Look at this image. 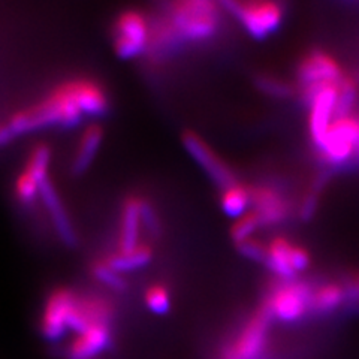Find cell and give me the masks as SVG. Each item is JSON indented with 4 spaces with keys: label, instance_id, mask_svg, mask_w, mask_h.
Listing matches in <instances>:
<instances>
[{
    "label": "cell",
    "instance_id": "obj_22",
    "mask_svg": "<svg viewBox=\"0 0 359 359\" xmlns=\"http://www.w3.org/2000/svg\"><path fill=\"white\" fill-rule=\"evenodd\" d=\"M344 299V292L340 286L328 285L320 287L316 294L313 295L311 306L319 311H330L339 307Z\"/></svg>",
    "mask_w": 359,
    "mask_h": 359
},
{
    "label": "cell",
    "instance_id": "obj_26",
    "mask_svg": "<svg viewBox=\"0 0 359 359\" xmlns=\"http://www.w3.org/2000/svg\"><path fill=\"white\" fill-rule=\"evenodd\" d=\"M39 187H41V183H38L35 178H32L25 171L17 178L15 192L21 202H25V204H30V202L35 201V198L39 195Z\"/></svg>",
    "mask_w": 359,
    "mask_h": 359
},
{
    "label": "cell",
    "instance_id": "obj_5",
    "mask_svg": "<svg viewBox=\"0 0 359 359\" xmlns=\"http://www.w3.org/2000/svg\"><path fill=\"white\" fill-rule=\"evenodd\" d=\"M114 48L121 59H133L140 55L149 42V27L138 13L121 14L116 22Z\"/></svg>",
    "mask_w": 359,
    "mask_h": 359
},
{
    "label": "cell",
    "instance_id": "obj_12",
    "mask_svg": "<svg viewBox=\"0 0 359 359\" xmlns=\"http://www.w3.org/2000/svg\"><path fill=\"white\" fill-rule=\"evenodd\" d=\"M39 196L45 204V207H47V210L50 211L54 228H55V231H57L60 240L69 247L75 245L76 244V233L74 231L69 216H67V212L62 204L57 192H55L53 183L50 182V178H45L41 183Z\"/></svg>",
    "mask_w": 359,
    "mask_h": 359
},
{
    "label": "cell",
    "instance_id": "obj_28",
    "mask_svg": "<svg viewBox=\"0 0 359 359\" xmlns=\"http://www.w3.org/2000/svg\"><path fill=\"white\" fill-rule=\"evenodd\" d=\"M256 86L259 87L264 93L276 97H287L292 95V88L282 80H277L273 76H259L256 80Z\"/></svg>",
    "mask_w": 359,
    "mask_h": 359
},
{
    "label": "cell",
    "instance_id": "obj_11",
    "mask_svg": "<svg viewBox=\"0 0 359 359\" xmlns=\"http://www.w3.org/2000/svg\"><path fill=\"white\" fill-rule=\"evenodd\" d=\"M299 78L306 87L339 84L343 80L340 66L323 53H313L299 66Z\"/></svg>",
    "mask_w": 359,
    "mask_h": 359
},
{
    "label": "cell",
    "instance_id": "obj_15",
    "mask_svg": "<svg viewBox=\"0 0 359 359\" xmlns=\"http://www.w3.org/2000/svg\"><path fill=\"white\" fill-rule=\"evenodd\" d=\"M76 105L80 107L83 114L102 116L108 109V100L102 88L90 81H71L67 83Z\"/></svg>",
    "mask_w": 359,
    "mask_h": 359
},
{
    "label": "cell",
    "instance_id": "obj_24",
    "mask_svg": "<svg viewBox=\"0 0 359 359\" xmlns=\"http://www.w3.org/2000/svg\"><path fill=\"white\" fill-rule=\"evenodd\" d=\"M261 219L257 217L256 212H247V215L241 219H238V222L233 224L232 228V238L237 241L238 244L252 240L253 233L257 231V228L261 226Z\"/></svg>",
    "mask_w": 359,
    "mask_h": 359
},
{
    "label": "cell",
    "instance_id": "obj_33",
    "mask_svg": "<svg viewBox=\"0 0 359 359\" xmlns=\"http://www.w3.org/2000/svg\"><path fill=\"white\" fill-rule=\"evenodd\" d=\"M13 138H14V133L11 132L8 125L0 126V147H2V145H5V144H8Z\"/></svg>",
    "mask_w": 359,
    "mask_h": 359
},
{
    "label": "cell",
    "instance_id": "obj_30",
    "mask_svg": "<svg viewBox=\"0 0 359 359\" xmlns=\"http://www.w3.org/2000/svg\"><path fill=\"white\" fill-rule=\"evenodd\" d=\"M141 223H144L145 229H147L150 233L153 235L159 233V229H161L159 219H157L153 205L147 201H141Z\"/></svg>",
    "mask_w": 359,
    "mask_h": 359
},
{
    "label": "cell",
    "instance_id": "obj_18",
    "mask_svg": "<svg viewBox=\"0 0 359 359\" xmlns=\"http://www.w3.org/2000/svg\"><path fill=\"white\" fill-rule=\"evenodd\" d=\"M290 249L292 245L283 240H274L266 249L265 264L274 274L282 278H292L295 276L294 268L290 265Z\"/></svg>",
    "mask_w": 359,
    "mask_h": 359
},
{
    "label": "cell",
    "instance_id": "obj_25",
    "mask_svg": "<svg viewBox=\"0 0 359 359\" xmlns=\"http://www.w3.org/2000/svg\"><path fill=\"white\" fill-rule=\"evenodd\" d=\"M93 274L100 283H104L111 289L123 290L126 287V280L116 269H112L107 262L96 264L93 268Z\"/></svg>",
    "mask_w": 359,
    "mask_h": 359
},
{
    "label": "cell",
    "instance_id": "obj_13",
    "mask_svg": "<svg viewBox=\"0 0 359 359\" xmlns=\"http://www.w3.org/2000/svg\"><path fill=\"white\" fill-rule=\"evenodd\" d=\"M111 343L108 323H97L90 327L74 340L66 352V359H93L104 352Z\"/></svg>",
    "mask_w": 359,
    "mask_h": 359
},
{
    "label": "cell",
    "instance_id": "obj_19",
    "mask_svg": "<svg viewBox=\"0 0 359 359\" xmlns=\"http://www.w3.org/2000/svg\"><path fill=\"white\" fill-rule=\"evenodd\" d=\"M151 257L153 253L150 247L138 245L137 249H133L130 252H118L116 255H112L107 261V264L121 274L128 271H135V269L145 266L151 261Z\"/></svg>",
    "mask_w": 359,
    "mask_h": 359
},
{
    "label": "cell",
    "instance_id": "obj_10",
    "mask_svg": "<svg viewBox=\"0 0 359 359\" xmlns=\"http://www.w3.org/2000/svg\"><path fill=\"white\" fill-rule=\"evenodd\" d=\"M183 144L187 153L194 157V161L208 174V177L217 186L228 189L235 184V177L229 168L195 133H186L183 137Z\"/></svg>",
    "mask_w": 359,
    "mask_h": 359
},
{
    "label": "cell",
    "instance_id": "obj_2",
    "mask_svg": "<svg viewBox=\"0 0 359 359\" xmlns=\"http://www.w3.org/2000/svg\"><path fill=\"white\" fill-rule=\"evenodd\" d=\"M216 5L205 0L177 4L171 11L170 32L172 42L204 41L215 35L217 29Z\"/></svg>",
    "mask_w": 359,
    "mask_h": 359
},
{
    "label": "cell",
    "instance_id": "obj_20",
    "mask_svg": "<svg viewBox=\"0 0 359 359\" xmlns=\"http://www.w3.org/2000/svg\"><path fill=\"white\" fill-rule=\"evenodd\" d=\"M252 202L250 192L241 186L233 184L228 189H224L222 195V208L224 215L233 217V219H241L247 215V210Z\"/></svg>",
    "mask_w": 359,
    "mask_h": 359
},
{
    "label": "cell",
    "instance_id": "obj_31",
    "mask_svg": "<svg viewBox=\"0 0 359 359\" xmlns=\"http://www.w3.org/2000/svg\"><path fill=\"white\" fill-rule=\"evenodd\" d=\"M310 264L309 253L304 249H299V247L292 245L290 249V265L294 268V271H304V269Z\"/></svg>",
    "mask_w": 359,
    "mask_h": 359
},
{
    "label": "cell",
    "instance_id": "obj_23",
    "mask_svg": "<svg viewBox=\"0 0 359 359\" xmlns=\"http://www.w3.org/2000/svg\"><path fill=\"white\" fill-rule=\"evenodd\" d=\"M51 159V151L47 145H38V147L33 150L30 159L27 162L26 172L35 178L38 183H42L45 178H48V165Z\"/></svg>",
    "mask_w": 359,
    "mask_h": 359
},
{
    "label": "cell",
    "instance_id": "obj_32",
    "mask_svg": "<svg viewBox=\"0 0 359 359\" xmlns=\"http://www.w3.org/2000/svg\"><path fill=\"white\" fill-rule=\"evenodd\" d=\"M316 205H318L316 198H314L313 195L307 196L306 201H304V204H302V208H301L302 219H306V220L311 219L313 215H314V210H316Z\"/></svg>",
    "mask_w": 359,
    "mask_h": 359
},
{
    "label": "cell",
    "instance_id": "obj_7",
    "mask_svg": "<svg viewBox=\"0 0 359 359\" xmlns=\"http://www.w3.org/2000/svg\"><path fill=\"white\" fill-rule=\"evenodd\" d=\"M75 301V295L67 289L54 290L48 297L41 320V334L45 340L57 341L69 330L67 320Z\"/></svg>",
    "mask_w": 359,
    "mask_h": 359
},
{
    "label": "cell",
    "instance_id": "obj_8",
    "mask_svg": "<svg viewBox=\"0 0 359 359\" xmlns=\"http://www.w3.org/2000/svg\"><path fill=\"white\" fill-rule=\"evenodd\" d=\"M313 295L306 285L287 283L274 290L269 298L268 309L276 318L283 322H295L304 316L311 306Z\"/></svg>",
    "mask_w": 359,
    "mask_h": 359
},
{
    "label": "cell",
    "instance_id": "obj_17",
    "mask_svg": "<svg viewBox=\"0 0 359 359\" xmlns=\"http://www.w3.org/2000/svg\"><path fill=\"white\" fill-rule=\"evenodd\" d=\"M104 138V130L97 125H92L83 133L80 145H78L75 161L72 165V171L75 174H83L87 168L93 163L95 157L100 149Z\"/></svg>",
    "mask_w": 359,
    "mask_h": 359
},
{
    "label": "cell",
    "instance_id": "obj_6",
    "mask_svg": "<svg viewBox=\"0 0 359 359\" xmlns=\"http://www.w3.org/2000/svg\"><path fill=\"white\" fill-rule=\"evenodd\" d=\"M359 147V121L344 117L332 123L320 145L325 159L331 163H343Z\"/></svg>",
    "mask_w": 359,
    "mask_h": 359
},
{
    "label": "cell",
    "instance_id": "obj_1",
    "mask_svg": "<svg viewBox=\"0 0 359 359\" xmlns=\"http://www.w3.org/2000/svg\"><path fill=\"white\" fill-rule=\"evenodd\" d=\"M83 111L76 105L69 84H63L55 92L43 99L36 107L20 111L11 118L8 128L15 135L27 133L53 125L74 128L81 121Z\"/></svg>",
    "mask_w": 359,
    "mask_h": 359
},
{
    "label": "cell",
    "instance_id": "obj_9",
    "mask_svg": "<svg viewBox=\"0 0 359 359\" xmlns=\"http://www.w3.org/2000/svg\"><path fill=\"white\" fill-rule=\"evenodd\" d=\"M266 316L259 314L245 325L222 359H261L266 344Z\"/></svg>",
    "mask_w": 359,
    "mask_h": 359
},
{
    "label": "cell",
    "instance_id": "obj_14",
    "mask_svg": "<svg viewBox=\"0 0 359 359\" xmlns=\"http://www.w3.org/2000/svg\"><path fill=\"white\" fill-rule=\"evenodd\" d=\"M256 215L262 224H274L287 216V204L277 192L271 189L261 187L250 192Z\"/></svg>",
    "mask_w": 359,
    "mask_h": 359
},
{
    "label": "cell",
    "instance_id": "obj_4",
    "mask_svg": "<svg viewBox=\"0 0 359 359\" xmlns=\"http://www.w3.org/2000/svg\"><path fill=\"white\" fill-rule=\"evenodd\" d=\"M310 104V132L314 144L320 147L332 126L337 105V84L306 87Z\"/></svg>",
    "mask_w": 359,
    "mask_h": 359
},
{
    "label": "cell",
    "instance_id": "obj_16",
    "mask_svg": "<svg viewBox=\"0 0 359 359\" xmlns=\"http://www.w3.org/2000/svg\"><path fill=\"white\" fill-rule=\"evenodd\" d=\"M141 231V199L130 198L123 207L120 252H130L140 245Z\"/></svg>",
    "mask_w": 359,
    "mask_h": 359
},
{
    "label": "cell",
    "instance_id": "obj_3",
    "mask_svg": "<svg viewBox=\"0 0 359 359\" xmlns=\"http://www.w3.org/2000/svg\"><path fill=\"white\" fill-rule=\"evenodd\" d=\"M229 13L237 18L249 35L257 39H264L276 32L282 22V8L271 2L257 4H238L226 2L223 4Z\"/></svg>",
    "mask_w": 359,
    "mask_h": 359
},
{
    "label": "cell",
    "instance_id": "obj_21",
    "mask_svg": "<svg viewBox=\"0 0 359 359\" xmlns=\"http://www.w3.org/2000/svg\"><path fill=\"white\" fill-rule=\"evenodd\" d=\"M356 100V84L349 80V78H343V80L337 84V105H335V120L344 118L349 114L353 104Z\"/></svg>",
    "mask_w": 359,
    "mask_h": 359
},
{
    "label": "cell",
    "instance_id": "obj_29",
    "mask_svg": "<svg viewBox=\"0 0 359 359\" xmlns=\"http://www.w3.org/2000/svg\"><path fill=\"white\" fill-rule=\"evenodd\" d=\"M238 249L240 253L243 256H245L247 259L255 261V262H265V257H266V249L265 247L256 240H247L241 244H238Z\"/></svg>",
    "mask_w": 359,
    "mask_h": 359
},
{
    "label": "cell",
    "instance_id": "obj_27",
    "mask_svg": "<svg viewBox=\"0 0 359 359\" xmlns=\"http://www.w3.org/2000/svg\"><path fill=\"white\" fill-rule=\"evenodd\" d=\"M145 302H147V307L156 314H163L171 307L170 294L162 286H153L149 289L147 295H145Z\"/></svg>",
    "mask_w": 359,
    "mask_h": 359
}]
</instances>
